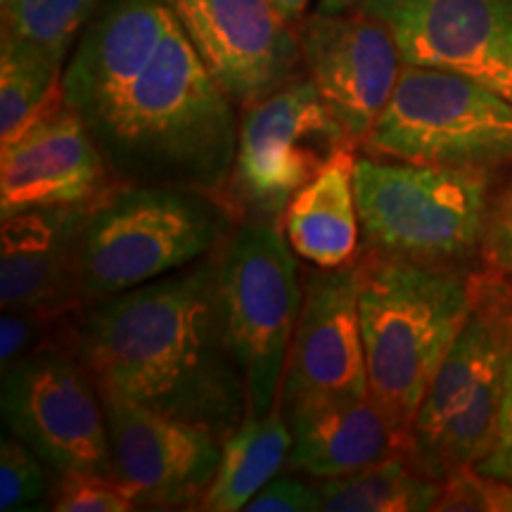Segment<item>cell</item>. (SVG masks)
I'll return each mask as SVG.
<instances>
[{
    "instance_id": "9a60e30c",
    "label": "cell",
    "mask_w": 512,
    "mask_h": 512,
    "mask_svg": "<svg viewBox=\"0 0 512 512\" xmlns=\"http://www.w3.org/2000/svg\"><path fill=\"white\" fill-rule=\"evenodd\" d=\"M302 62L328 110L354 143L380 119L403 69L392 31L358 8L318 12L299 24Z\"/></svg>"
},
{
    "instance_id": "7c38bea8",
    "label": "cell",
    "mask_w": 512,
    "mask_h": 512,
    "mask_svg": "<svg viewBox=\"0 0 512 512\" xmlns=\"http://www.w3.org/2000/svg\"><path fill=\"white\" fill-rule=\"evenodd\" d=\"M98 392L114 475L136 494L138 508H200L219 467L221 439L204 427L152 411L112 387H98Z\"/></svg>"
},
{
    "instance_id": "484cf974",
    "label": "cell",
    "mask_w": 512,
    "mask_h": 512,
    "mask_svg": "<svg viewBox=\"0 0 512 512\" xmlns=\"http://www.w3.org/2000/svg\"><path fill=\"white\" fill-rule=\"evenodd\" d=\"M64 313H50L43 309H3L0 316V368H10L22 358L34 356L38 351L55 349L57 320Z\"/></svg>"
},
{
    "instance_id": "d6986e66",
    "label": "cell",
    "mask_w": 512,
    "mask_h": 512,
    "mask_svg": "<svg viewBox=\"0 0 512 512\" xmlns=\"http://www.w3.org/2000/svg\"><path fill=\"white\" fill-rule=\"evenodd\" d=\"M354 166V145L344 147L287 204L283 214L285 238L294 254L311 266L339 268L356 259L361 221L356 207Z\"/></svg>"
},
{
    "instance_id": "d4e9b609",
    "label": "cell",
    "mask_w": 512,
    "mask_h": 512,
    "mask_svg": "<svg viewBox=\"0 0 512 512\" xmlns=\"http://www.w3.org/2000/svg\"><path fill=\"white\" fill-rule=\"evenodd\" d=\"M43 460L17 437L0 441V510H34L46 496Z\"/></svg>"
},
{
    "instance_id": "30bf717a",
    "label": "cell",
    "mask_w": 512,
    "mask_h": 512,
    "mask_svg": "<svg viewBox=\"0 0 512 512\" xmlns=\"http://www.w3.org/2000/svg\"><path fill=\"white\" fill-rule=\"evenodd\" d=\"M3 422L57 475H114L98 387L72 349H46L3 370Z\"/></svg>"
},
{
    "instance_id": "8992f818",
    "label": "cell",
    "mask_w": 512,
    "mask_h": 512,
    "mask_svg": "<svg viewBox=\"0 0 512 512\" xmlns=\"http://www.w3.org/2000/svg\"><path fill=\"white\" fill-rule=\"evenodd\" d=\"M354 190L373 254L446 266L482 247L489 171L356 157Z\"/></svg>"
},
{
    "instance_id": "6da1fadb",
    "label": "cell",
    "mask_w": 512,
    "mask_h": 512,
    "mask_svg": "<svg viewBox=\"0 0 512 512\" xmlns=\"http://www.w3.org/2000/svg\"><path fill=\"white\" fill-rule=\"evenodd\" d=\"M62 88L121 185L223 197L238 114L166 0H110L76 43Z\"/></svg>"
},
{
    "instance_id": "f546056e",
    "label": "cell",
    "mask_w": 512,
    "mask_h": 512,
    "mask_svg": "<svg viewBox=\"0 0 512 512\" xmlns=\"http://www.w3.org/2000/svg\"><path fill=\"white\" fill-rule=\"evenodd\" d=\"M475 467L479 472H484V475H491L512 484V361H510L508 384H505L501 418H498L496 439L494 444H491L489 453H486Z\"/></svg>"
},
{
    "instance_id": "3957f363",
    "label": "cell",
    "mask_w": 512,
    "mask_h": 512,
    "mask_svg": "<svg viewBox=\"0 0 512 512\" xmlns=\"http://www.w3.org/2000/svg\"><path fill=\"white\" fill-rule=\"evenodd\" d=\"M472 299L475 275L380 254L361 261L358 318L368 396L401 439L463 330Z\"/></svg>"
},
{
    "instance_id": "cb8c5ba5",
    "label": "cell",
    "mask_w": 512,
    "mask_h": 512,
    "mask_svg": "<svg viewBox=\"0 0 512 512\" xmlns=\"http://www.w3.org/2000/svg\"><path fill=\"white\" fill-rule=\"evenodd\" d=\"M50 510L131 512L138 510V498L119 477L100 472H62L50 496Z\"/></svg>"
},
{
    "instance_id": "2e32d148",
    "label": "cell",
    "mask_w": 512,
    "mask_h": 512,
    "mask_svg": "<svg viewBox=\"0 0 512 512\" xmlns=\"http://www.w3.org/2000/svg\"><path fill=\"white\" fill-rule=\"evenodd\" d=\"M121 183L79 114L60 110L0 145V216L38 207H95Z\"/></svg>"
},
{
    "instance_id": "603a6c76",
    "label": "cell",
    "mask_w": 512,
    "mask_h": 512,
    "mask_svg": "<svg viewBox=\"0 0 512 512\" xmlns=\"http://www.w3.org/2000/svg\"><path fill=\"white\" fill-rule=\"evenodd\" d=\"M100 0H10L3 31L62 62L91 22Z\"/></svg>"
},
{
    "instance_id": "4dcf8cb0",
    "label": "cell",
    "mask_w": 512,
    "mask_h": 512,
    "mask_svg": "<svg viewBox=\"0 0 512 512\" xmlns=\"http://www.w3.org/2000/svg\"><path fill=\"white\" fill-rule=\"evenodd\" d=\"M271 3L278 10V15L294 29L306 19V10H309L311 0H271Z\"/></svg>"
},
{
    "instance_id": "ffe728a7",
    "label": "cell",
    "mask_w": 512,
    "mask_h": 512,
    "mask_svg": "<svg viewBox=\"0 0 512 512\" xmlns=\"http://www.w3.org/2000/svg\"><path fill=\"white\" fill-rule=\"evenodd\" d=\"M292 451V430L280 406L266 415L247 413L245 420L221 439V458L214 482L200 510L238 512L275 479Z\"/></svg>"
},
{
    "instance_id": "7a4b0ae2",
    "label": "cell",
    "mask_w": 512,
    "mask_h": 512,
    "mask_svg": "<svg viewBox=\"0 0 512 512\" xmlns=\"http://www.w3.org/2000/svg\"><path fill=\"white\" fill-rule=\"evenodd\" d=\"M69 349L98 387L226 439L249 411L230 347L219 252L152 283L83 306Z\"/></svg>"
},
{
    "instance_id": "83f0119b",
    "label": "cell",
    "mask_w": 512,
    "mask_h": 512,
    "mask_svg": "<svg viewBox=\"0 0 512 512\" xmlns=\"http://www.w3.org/2000/svg\"><path fill=\"white\" fill-rule=\"evenodd\" d=\"M249 512H316L320 510L318 486L294 477H275L247 503Z\"/></svg>"
},
{
    "instance_id": "e0dca14e",
    "label": "cell",
    "mask_w": 512,
    "mask_h": 512,
    "mask_svg": "<svg viewBox=\"0 0 512 512\" xmlns=\"http://www.w3.org/2000/svg\"><path fill=\"white\" fill-rule=\"evenodd\" d=\"M93 207H38L17 211L0 228V306L79 311L74 261Z\"/></svg>"
},
{
    "instance_id": "7402d4cb",
    "label": "cell",
    "mask_w": 512,
    "mask_h": 512,
    "mask_svg": "<svg viewBox=\"0 0 512 512\" xmlns=\"http://www.w3.org/2000/svg\"><path fill=\"white\" fill-rule=\"evenodd\" d=\"M64 64L3 31L0 43V145L36 126L64 105Z\"/></svg>"
},
{
    "instance_id": "9c48e42d",
    "label": "cell",
    "mask_w": 512,
    "mask_h": 512,
    "mask_svg": "<svg viewBox=\"0 0 512 512\" xmlns=\"http://www.w3.org/2000/svg\"><path fill=\"white\" fill-rule=\"evenodd\" d=\"M356 145L309 76H294L266 100L242 110L238 155L223 200L247 219L280 221L287 204Z\"/></svg>"
},
{
    "instance_id": "5b68a950",
    "label": "cell",
    "mask_w": 512,
    "mask_h": 512,
    "mask_svg": "<svg viewBox=\"0 0 512 512\" xmlns=\"http://www.w3.org/2000/svg\"><path fill=\"white\" fill-rule=\"evenodd\" d=\"M512 361V285L503 273L475 275L463 330L422 396L403 439V456L444 482L477 465L496 439Z\"/></svg>"
},
{
    "instance_id": "52a82bcc",
    "label": "cell",
    "mask_w": 512,
    "mask_h": 512,
    "mask_svg": "<svg viewBox=\"0 0 512 512\" xmlns=\"http://www.w3.org/2000/svg\"><path fill=\"white\" fill-rule=\"evenodd\" d=\"M361 145L370 157L494 171L512 162V102L456 72L403 64Z\"/></svg>"
},
{
    "instance_id": "8fae6325",
    "label": "cell",
    "mask_w": 512,
    "mask_h": 512,
    "mask_svg": "<svg viewBox=\"0 0 512 512\" xmlns=\"http://www.w3.org/2000/svg\"><path fill=\"white\" fill-rule=\"evenodd\" d=\"M358 290L361 261L304 275V304L278 399L285 420L330 403L368 399Z\"/></svg>"
},
{
    "instance_id": "ac0fdd59",
    "label": "cell",
    "mask_w": 512,
    "mask_h": 512,
    "mask_svg": "<svg viewBox=\"0 0 512 512\" xmlns=\"http://www.w3.org/2000/svg\"><path fill=\"white\" fill-rule=\"evenodd\" d=\"M292 430L290 470L328 479L361 470L399 453L401 434L389 425L373 401H342L287 420Z\"/></svg>"
},
{
    "instance_id": "44dd1931",
    "label": "cell",
    "mask_w": 512,
    "mask_h": 512,
    "mask_svg": "<svg viewBox=\"0 0 512 512\" xmlns=\"http://www.w3.org/2000/svg\"><path fill=\"white\" fill-rule=\"evenodd\" d=\"M320 510L328 512H422L434 510L441 482L422 475L403 451L377 463L320 479Z\"/></svg>"
},
{
    "instance_id": "f1b7e54d",
    "label": "cell",
    "mask_w": 512,
    "mask_h": 512,
    "mask_svg": "<svg viewBox=\"0 0 512 512\" xmlns=\"http://www.w3.org/2000/svg\"><path fill=\"white\" fill-rule=\"evenodd\" d=\"M482 252L494 271L512 275V185L489 209Z\"/></svg>"
},
{
    "instance_id": "ba28073f",
    "label": "cell",
    "mask_w": 512,
    "mask_h": 512,
    "mask_svg": "<svg viewBox=\"0 0 512 512\" xmlns=\"http://www.w3.org/2000/svg\"><path fill=\"white\" fill-rule=\"evenodd\" d=\"M278 221L245 219L219 249V290L230 347L247 382L252 415L278 406L304 283Z\"/></svg>"
},
{
    "instance_id": "277c9868",
    "label": "cell",
    "mask_w": 512,
    "mask_h": 512,
    "mask_svg": "<svg viewBox=\"0 0 512 512\" xmlns=\"http://www.w3.org/2000/svg\"><path fill=\"white\" fill-rule=\"evenodd\" d=\"M221 195L169 185H121L95 204L74 261L83 306L147 285L207 259L233 233Z\"/></svg>"
},
{
    "instance_id": "5bb4252c",
    "label": "cell",
    "mask_w": 512,
    "mask_h": 512,
    "mask_svg": "<svg viewBox=\"0 0 512 512\" xmlns=\"http://www.w3.org/2000/svg\"><path fill=\"white\" fill-rule=\"evenodd\" d=\"M204 67L235 107L247 110L290 83L299 38L271 0H166Z\"/></svg>"
},
{
    "instance_id": "4316f807",
    "label": "cell",
    "mask_w": 512,
    "mask_h": 512,
    "mask_svg": "<svg viewBox=\"0 0 512 512\" xmlns=\"http://www.w3.org/2000/svg\"><path fill=\"white\" fill-rule=\"evenodd\" d=\"M434 510L512 512V484L484 475L475 465L460 467L441 482V496Z\"/></svg>"
},
{
    "instance_id": "4fadbf2b",
    "label": "cell",
    "mask_w": 512,
    "mask_h": 512,
    "mask_svg": "<svg viewBox=\"0 0 512 512\" xmlns=\"http://www.w3.org/2000/svg\"><path fill=\"white\" fill-rule=\"evenodd\" d=\"M392 31L403 64L437 67L512 102V0H361Z\"/></svg>"
},
{
    "instance_id": "1f68e13d",
    "label": "cell",
    "mask_w": 512,
    "mask_h": 512,
    "mask_svg": "<svg viewBox=\"0 0 512 512\" xmlns=\"http://www.w3.org/2000/svg\"><path fill=\"white\" fill-rule=\"evenodd\" d=\"M361 0H318V12L325 15H339V12L354 10Z\"/></svg>"
}]
</instances>
